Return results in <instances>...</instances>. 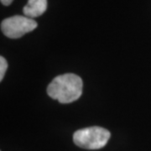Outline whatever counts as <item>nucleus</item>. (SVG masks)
I'll list each match as a JSON object with an SVG mask.
<instances>
[{
  "label": "nucleus",
  "mask_w": 151,
  "mask_h": 151,
  "mask_svg": "<svg viewBox=\"0 0 151 151\" xmlns=\"http://www.w3.org/2000/svg\"><path fill=\"white\" fill-rule=\"evenodd\" d=\"M83 82L79 76L66 73L55 77L47 87L49 97L60 103H70L81 96Z\"/></svg>",
  "instance_id": "obj_1"
},
{
  "label": "nucleus",
  "mask_w": 151,
  "mask_h": 151,
  "mask_svg": "<svg viewBox=\"0 0 151 151\" xmlns=\"http://www.w3.org/2000/svg\"><path fill=\"white\" fill-rule=\"evenodd\" d=\"M111 137L108 129L101 127H89L76 131L73 142L76 145L86 150H99L107 145Z\"/></svg>",
  "instance_id": "obj_2"
},
{
  "label": "nucleus",
  "mask_w": 151,
  "mask_h": 151,
  "mask_svg": "<svg viewBox=\"0 0 151 151\" xmlns=\"http://www.w3.org/2000/svg\"><path fill=\"white\" fill-rule=\"evenodd\" d=\"M37 23L26 16L14 15L7 18L1 23V30L10 39H18L37 28Z\"/></svg>",
  "instance_id": "obj_3"
},
{
  "label": "nucleus",
  "mask_w": 151,
  "mask_h": 151,
  "mask_svg": "<svg viewBox=\"0 0 151 151\" xmlns=\"http://www.w3.org/2000/svg\"><path fill=\"white\" fill-rule=\"evenodd\" d=\"M47 9V0H28L24 7V14L28 18H36L42 15Z\"/></svg>",
  "instance_id": "obj_4"
},
{
  "label": "nucleus",
  "mask_w": 151,
  "mask_h": 151,
  "mask_svg": "<svg viewBox=\"0 0 151 151\" xmlns=\"http://www.w3.org/2000/svg\"><path fill=\"white\" fill-rule=\"evenodd\" d=\"M7 69H8L7 60L4 56H0V81H3Z\"/></svg>",
  "instance_id": "obj_5"
},
{
  "label": "nucleus",
  "mask_w": 151,
  "mask_h": 151,
  "mask_svg": "<svg viewBox=\"0 0 151 151\" xmlns=\"http://www.w3.org/2000/svg\"><path fill=\"white\" fill-rule=\"evenodd\" d=\"M12 2H13V0H1V3L5 6L10 5Z\"/></svg>",
  "instance_id": "obj_6"
}]
</instances>
